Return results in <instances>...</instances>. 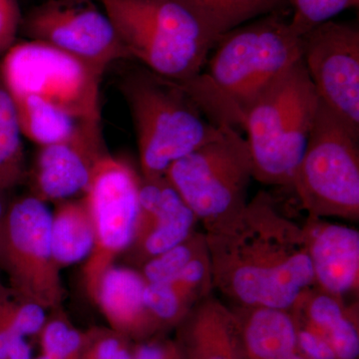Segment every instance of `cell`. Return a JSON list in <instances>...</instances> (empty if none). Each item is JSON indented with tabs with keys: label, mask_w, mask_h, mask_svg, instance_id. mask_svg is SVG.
<instances>
[{
	"label": "cell",
	"mask_w": 359,
	"mask_h": 359,
	"mask_svg": "<svg viewBox=\"0 0 359 359\" xmlns=\"http://www.w3.org/2000/svg\"><path fill=\"white\" fill-rule=\"evenodd\" d=\"M27 40L43 42L83 61L100 74L131 60L109 16L93 0H45L22 18Z\"/></svg>",
	"instance_id": "obj_11"
},
{
	"label": "cell",
	"mask_w": 359,
	"mask_h": 359,
	"mask_svg": "<svg viewBox=\"0 0 359 359\" xmlns=\"http://www.w3.org/2000/svg\"><path fill=\"white\" fill-rule=\"evenodd\" d=\"M146 280L140 271L113 264L89 292L111 330L142 342L161 332L146 306Z\"/></svg>",
	"instance_id": "obj_16"
},
{
	"label": "cell",
	"mask_w": 359,
	"mask_h": 359,
	"mask_svg": "<svg viewBox=\"0 0 359 359\" xmlns=\"http://www.w3.org/2000/svg\"><path fill=\"white\" fill-rule=\"evenodd\" d=\"M302 59L318 97L359 136V29L330 20L302 36Z\"/></svg>",
	"instance_id": "obj_12"
},
{
	"label": "cell",
	"mask_w": 359,
	"mask_h": 359,
	"mask_svg": "<svg viewBox=\"0 0 359 359\" xmlns=\"http://www.w3.org/2000/svg\"><path fill=\"white\" fill-rule=\"evenodd\" d=\"M106 150L101 122H81L65 140L40 147L32 170V195L43 202L85 193Z\"/></svg>",
	"instance_id": "obj_13"
},
{
	"label": "cell",
	"mask_w": 359,
	"mask_h": 359,
	"mask_svg": "<svg viewBox=\"0 0 359 359\" xmlns=\"http://www.w3.org/2000/svg\"><path fill=\"white\" fill-rule=\"evenodd\" d=\"M51 311L37 337L41 353L54 359H81L83 332L72 325L61 308Z\"/></svg>",
	"instance_id": "obj_23"
},
{
	"label": "cell",
	"mask_w": 359,
	"mask_h": 359,
	"mask_svg": "<svg viewBox=\"0 0 359 359\" xmlns=\"http://www.w3.org/2000/svg\"><path fill=\"white\" fill-rule=\"evenodd\" d=\"M207 250L204 233L194 231L187 240L142 264L146 283L167 282L178 276L194 259Z\"/></svg>",
	"instance_id": "obj_24"
},
{
	"label": "cell",
	"mask_w": 359,
	"mask_h": 359,
	"mask_svg": "<svg viewBox=\"0 0 359 359\" xmlns=\"http://www.w3.org/2000/svg\"><path fill=\"white\" fill-rule=\"evenodd\" d=\"M204 233L212 289L235 306L290 311L314 285L304 226L264 191L237 216Z\"/></svg>",
	"instance_id": "obj_1"
},
{
	"label": "cell",
	"mask_w": 359,
	"mask_h": 359,
	"mask_svg": "<svg viewBox=\"0 0 359 359\" xmlns=\"http://www.w3.org/2000/svg\"><path fill=\"white\" fill-rule=\"evenodd\" d=\"M318 103L320 97L302 59L257 96L242 125L255 180L266 186L292 188Z\"/></svg>",
	"instance_id": "obj_5"
},
{
	"label": "cell",
	"mask_w": 359,
	"mask_h": 359,
	"mask_svg": "<svg viewBox=\"0 0 359 359\" xmlns=\"http://www.w3.org/2000/svg\"><path fill=\"white\" fill-rule=\"evenodd\" d=\"M302 226L313 266L314 285L342 299L346 295L358 294L359 231L313 217H308Z\"/></svg>",
	"instance_id": "obj_15"
},
{
	"label": "cell",
	"mask_w": 359,
	"mask_h": 359,
	"mask_svg": "<svg viewBox=\"0 0 359 359\" xmlns=\"http://www.w3.org/2000/svg\"><path fill=\"white\" fill-rule=\"evenodd\" d=\"M6 194L0 192V223H1L2 219H4V214H6L7 205V201L6 199Z\"/></svg>",
	"instance_id": "obj_31"
},
{
	"label": "cell",
	"mask_w": 359,
	"mask_h": 359,
	"mask_svg": "<svg viewBox=\"0 0 359 359\" xmlns=\"http://www.w3.org/2000/svg\"><path fill=\"white\" fill-rule=\"evenodd\" d=\"M141 176L126 161L107 154L92 174L83 201L95 233V243L83 266L87 292L104 271L128 250L139 212Z\"/></svg>",
	"instance_id": "obj_10"
},
{
	"label": "cell",
	"mask_w": 359,
	"mask_h": 359,
	"mask_svg": "<svg viewBox=\"0 0 359 359\" xmlns=\"http://www.w3.org/2000/svg\"><path fill=\"white\" fill-rule=\"evenodd\" d=\"M197 222L166 176L141 177L138 219L128 250L142 266L187 240L195 231Z\"/></svg>",
	"instance_id": "obj_14"
},
{
	"label": "cell",
	"mask_w": 359,
	"mask_h": 359,
	"mask_svg": "<svg viewBox=\"0 0 359 359\" xmlns=\"http://www.w3.org/2000/svg\"><path fill=\"white\" fill-rule=\"evenodd\" d=\"M102 74L55 47L16 42L1 56L0 78L14 106H34L77 122H101Z\"/></svg>",
	"instance_id": "obj_6"
},
{
	"label": "cell",
	"mask_w": 359,
	"mask_h": 359,
	"mask_svg": "<svg viewBox=\"0 0 359 359\" xmlns=\"http://www.w3.org/2000/svg\"><path fill=\"white\" fill-rule=\"evenodd\" d=\"M119 89L133 119L143 178L164 177L176 161L223 131L182 85L141 65L123 74Z\"/></svg>",
	"instance_id": "obj_3"
},
{
	"label": "cell",
	"mask_w": 359,
	"mask_h": 359,
	"mask_svg": "<svg viewBox=\"0 0 359 359\" xmlns=\"http://www.w3.org/2000/svg\"><path fill=\"white\" fill-rule=\"evenodd\" d=\"M283 359H306V358H304V355H302V354L299 353L297 349V351H294V353H290V355H287V358H285Z\"/></svg>",
	"instance_id": "obj_32"
},
{
	"label": "cell",
	"mask_w": 359,
	"mask_h": 359,
	"mask_svg": "<svg viewBox=\"0 0 359 359\" xmlns=\"http://www.w3.org/2000/svg\"><path fill=\"white\" fill-rule=\"evenodd\" d=\"M295 323L297 349L306 359H337L327 339L302 323Z\"/></svg>",
	"instance_id": "obj_29"
},
{
	"label": "cell",
	"mask_w": 359,
	"mask_h": 359,
	"mask_svg": "<svg viewBox=\"0 0 359 359\" xmlns=\"http://www.w3.org/2000/svg\"><path fill=\"white\" fill-rule=\"evenodd\" d=\"M132 359H184L175 341L139 342L133 346Z\"/></svg>",
	"instance_id": "obj_30"
},
{
	"label": "cell",
	"mask_w": 359,
	"mask_h": 359,
	"mask_svg": "<svg viewBox=\"0 0 359 359\" xmlns=\"http://www.w3.org/2000/svg\"><path fill=\"white\" fill-rule=\"evenodd\" d=\"M337 359H359L358 304L349 306L346 316L325 334Z\"/></svg>",
	"instance_id": "obj_27"
},
{
	"label": "cell",
	"mask_w": 359,
	"mask_h": 359,
	"mask_svg": "<svg viewBox=\"0 0 359 359\" xmlns=\"http://www.w3.org/2000/svg\"><path fill=\"white\" fill-rule=\"evenodd\" d=\"M22 137L13 98L0 78V192L13 190L25 179Z\"/></svg>",
	"instance_id": "obj_21"
},
{
	"label": "cell",
	"mask_w": 359,
	"mask_h": 359,
	"mask_svg": "<svg viewBox=\"0 0 359 359\" xmlns=\"http://www.w3.org/2000/svg\"><path fill=\"white\" fill-rule=\"evenodd\" d=\"M177 327L175 342L184 359H247L235 311L211 294L198 302Z\"/></svg>",
	"instance_id": "obj_17"
},
{
	"label": "cell",
	"mask_w": 359,
	"mask_h": 359,
	"mask_svg": "<svg viewBox=\"0 0 359 359\" xmlns=\"http://www.w3.org/2000/svg\"><path fill=\"white\" fill-rule=\"evenodd\" d=\"M51 214L46 203L27 195L8 203L0 223V269L11 294L46 311L61 308L65 290L52 255Z\"/></svg>",
	"instance_id": "obj_9"
},
{
	"label": "cell",
	"mask_w": 359,
	"mask_h": 359,
	"mask_svg": "<svg viewBox=\"0 0 359 359\" xmlns=\"http://www.w3.org/2000/svg\"><path fill=\"white\" fill-rule=\"evenodd\" d=\"M292 188L308 217L359 219V136L320 99Z\"/></svg>",
	"instance_id": "obj_7"
},
{
	"label": "cell",
	"mask_w": 359,
	"mask_h": 359,
	"mask_svg": "<svg viewBox=\"0 0 359 359\" xmlns=\"http://www.w3.org/2000/svg\"><path fill=\"white\" fill-rule=\"evenodd\" d=\"M292 7L290 26L299 36L309 30L332 20L347 9L355 8L359 0H287Z\"/></svg>",
	"instance_id": "obj_25"
},
{
	"label": "cell",
	"mask_w": 359,
	"mask_h": 359,
	"mask_svg": "<svg viewBox=\"0 0 359 359\" xmlns=\"http://www.w3.org/2000/svg\"><path fill=\"white\" fill-rule=\"evenodd\" d=\"M131 60L191 86L204 72L218 42L190 11L175 0H100Z\"/></svg>",
	"instance_id": "obj_4"
},
{
	"label": "cell",
	"mask_w": 359,
	"mask_h": 359,
	"mask_svg": "<svg viewBox=\"0 0 359 359\" xmlns=\"http://www.w3.org/2000/svg\"><path fill=\"white\" fill-rule=\"evenodd\" d=\"M144 299L160 330L178 327L198 304L171 280L146 283Z\"/></svg>",
	"instance_id": "obj_22"
},
{
	"label": "cell",
	"mask_w": 359,
	"mask_h": 359,
	"mask_svg": "<svg viewBox=\"0 0 359 359\" xmlns=\"http://www.w3.org/2000/svg\"><path fill=\"white\" fill-rule=\"evenodd\" d=\"M247 359H283L297 351V330L290 311L235 306Z\"/></svg>",
	"instance_id": "obj_18"
},
{
	"label": "cell",
	"mask_w": 359,
	"mask_h": 359,
	"mask_svg": "<svg viewBox=\"0 0 359 359\" xmlns=\"http://www.w3.org/2000/svg\"><path fill=\"white\" fill-rule=\"evenodd\" d=\"M219 37L268 14L280 13L287 0H175Z\"/></svg>",
	"instance_id": "obj_20"
},
{
	"label": "cell",
	"mask_w": 359,
	"mask_h": 359,
	"mask_svg": "<svg viewBox=\"0 0 359 359\" xmlns=\"http://www.w3.org/2000/svg\"><path fill=\"white\" fill-rule=\"evenodd\" d=\"M22 18L18 0H0V56L16 43Z\"/></svg>",
	"instance_id": "obj_28"
},
{
	"label": "cell",
	"mask_w": 359,
	"mask_h": 359,
	"mask_svg": "<svg viewBox=\"0 0 359 359\" xmlns=\"http://www.w3.org/2000/svg\"><path fill=\"white\" fill-rule=\"evenodd\" d=\"M165 176L209 230L237 216L249 202L254 179L249 145L236 127L224 124L218 138L176 161Z\"/></svg>",
	"instance_id": "obj_8"
},
{
	"label": "cell",
	"mask_w": 359,
	"mask_h": 359,
	"mask_svg": "<svg viewBox=\"0 0 359 359\" xmlns=\"http://www.w3.org/2000/svg\"><path fill=\"white\" fill-rule=\"evenodd\" d=\"M32 359H54L52 358H49V356L45 355V354H40V355L37 356V358H33Z\"/></svg>",
	"instance_id": "obj_33"
},
{
	"label": "cell",
	"mask_w": 359,
	"mask_h": 359,
	"mask_svg": "<svg viewBox=\"0 0 359 359\" xmlns=\"http://www.w3.org/2000/svg\"><path fill=\"white\" fill-rule=\"evenodd\" d=\"M302 36L280 13L268 14L222 35L207 70L186 89L215 124L242 126L257 96L302 59Z\"/></svg>",
	"instance_id": "obj_2"
},
{
	"label": "cell",
	"mask_w": 359,
	"mask_h": 359,
	"mask_svg": "<svg viewBox=\"0 0 359 359\" xmlns=\"http://www.w3.org/2000/svg\"><path fill=\"white\" fill-rule=\"evenodd\" d=\"M49 237L54 261L60 269L90 256L95 233L83 199L60 202L51 214Z\"/></svg>",
	"instance_id": "obj_19"
},
{
	"label": "cell",
	"mask_w": 359,
	"mask_h": 359,
	"mask_svg": "<svg viewBox=\"0 0 359 359\" xmlns=\"http://www.w3.org/2000/svg\"><path fill=\"white\" fill-rule=\"evenodd\" d=\"M0 271H1V269H0ZM1 283H4V282H2L1 278H0V285H1Z\"/></svg>",
	"instance_id": "obj_34"
},
{
	"label": "cell",
	"mask_w": 359,
	"mask_h": 359,
	"mask_svg": "<svg viewBox=\"0 0 359 359\" xmlns=\"http://www.w3.org/2000/svg\"><path fill=\"white\" fill-rule=\"evenodd\" d=\"M131 340L110 327H91L83 332L81 359H132Z\"/></svg>",
	"instance_id": "obj_26"
}]
</instances>
